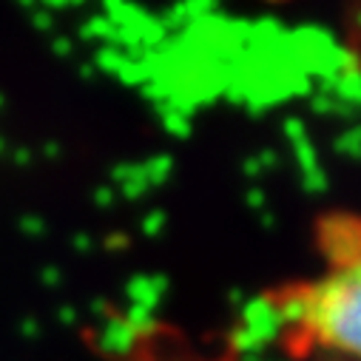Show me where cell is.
<instances>
[{
    "label": "cell",
    "instance_id": "6da1fadb",
    "mask_svg": "<svg viewBox=\"0 0 361 361\" xmlns=\"http://www.w3.org/2000/svg\"><path fill=\"white\" fill-rule=\"evenodd\" d=\"M285 327L305 350L333 361H361V250L285 296Z\"/></svg>",
    "mask_w": 361,
    "mask_h": 361
}]
</instances>
